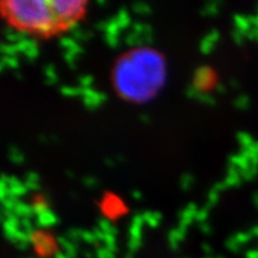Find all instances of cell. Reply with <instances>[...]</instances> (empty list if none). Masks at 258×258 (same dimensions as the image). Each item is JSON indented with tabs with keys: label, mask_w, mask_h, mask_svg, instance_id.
Instances as JSON below:
<instances>
[{
	"label": "cell",
	"mask_w": 258,
	"mask_h": 258,
	"mask_svg": "<svg viewBox=\"0 0 258 258\" xmlns=\"http://www.w3.org/2000/svg\"><path fill=\"white\" fill-rule=\"evenodd\" d=\"M32 244L40 254H50L55 250L54 238L46 231H37L32 235Z\"/></svg>",
	"instance_id": "obj_4"
},
{
	"label": "cell",
	"mask_w": 258,
	"mask_h": 258,
	"mask_svg": "<svg viewBox=\"0 0 258 258\" xmlns=\"http://www.w3.org/2000/svg\"><path fill=\"white\" fill-rule=\"evenodd\" d=\"M104 209L105 214L109 215V217H116L118 213H121L123 211V206L120 200H114V199H106L104 200Z\"/></svg>",
	"instance_id": "obj_6"
},
{
	"label": "cell",
	"mask_w": 258,
	"mask_h": 258,
	"mask_svg": "<svg viewBox=\"0 0 258 258\" xmlns=\"http://www.w3.org/2000/svg\"><path fill=\"white\" fill-rule=\"evenodd\" d=\"M49 4L61 29L76 22L85 11V3L79 0H49Z\"/></svg>",
	"instance_id": "obj_3"
},
{
	"label": "cell",
	"mask_w": 258,
	"mask_h": 258,
	"mask_svg": "<svg viewBox=\"0 0 258 258\" xmlns=\"http://www.w3.org/2000/svg\"><path fill=\"white\" fill-rule=\"evenodd\" d=\"M165 74V62L157 50L137 48L116 62L112 78L116 91L123 98L146 102L159 91Z\"/></svg>",
	"instance_id": "obj_1"
},
{
	"label": "cell",
	"mask_w": 258,
	"mask_h": 258,
	"mask_svg": "<svg viewBox=\"0 0 258 258\" xmlns=\"http://www.w3.org/2000/svg\"><path fill=\"white\" fill-rule=\"evenodd\" d=\"M3 12L16 28L34 34L50 35L59 30L49 2L44 0H11L3 3Z\"/></svg>",
	"instance_id": "obj_2"
},
{
	"label": "cell",
	"mask_w": 258,
	"mask_h": 258,
	"mask_svg": "<svg viewBox=\"0 0 258 258\" xmlns=\"http://www.w3.org/2000/svg\"><path fill=\"white\" fill-rule=\"evenodd\" d=\"M194 83H195V86L200 91H207V90L212 89V86L214 85L215 74L213 73L211 69L203 67V69H200L198 71Z\"/></svg>",
	"instance_id": "obj_5"
}]
</instances>
